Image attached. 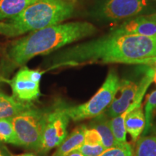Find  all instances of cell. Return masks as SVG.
Here are the masks:
<instances>
[{"label":"cell","instance_id":"cell-13","mask_svg":"<svg viewBox=\"0 0 156 156\" xmlns=\"http://www.w3.org/2000/svg\"><path fill=\"white\" fill-rule=\"evenodd\" d=\"M86 128L85 125H81L73 130L61 145L58 146L53 156H67L72 151L77 150L81 145H83Z\"/></svg>","mask_w":156,"mask_h":156},{"label":"cell","instance_id":"cell-25","mask_svg":"<svg viewBox=\"0 0 156 156\" xmlns=\"http://www.w3.org/2000/svg\"><path fill=\"white\" fill-rule=\"evenodd\" d=\"M67 156H84V155L81 152L78 151V150H75V151H72Z\"/></svg>","mask_w":156,"mask_h":156},{"label":"cell","instance_id":"cell-15","mask_svg":"<svg viewBox=\"0 0 156 156\" xmlns=\"http://www.w3.org/2000/svg\"><path fill=\"white\" fill-rule=\"evenodd\" d=\"M36 0H0V20L12 19Z\"/></svg>","mask_w":156,"mask_h":156},{"label":"cell","instance_id":"cell-29","mask_svg":"<svg viewBox=\"0 0 156 156\" xmlns=\"http://www.w3.org/2000/svg\"><path fill=\"white\" fill-rule=\"evenodd\" d=\"M5 80V79H4V77H2V74L0 73V83H2V82Z\"/></svg>","mask_w":156,"mask_h":156},{"label":"cell","instance_id":"cell-11","mask_svg":"<svg viewBox=\"0 0 156 156\" xmlns=\"http://www.w3.org/2000/svg\"><path fill=\"white\" fill-rule=\"evenodd\" d=\"M106 113L99 115L93 118L92 122L90 123V128H93L96 129L102 138L103 145L106 149L116 147L120 145L115 139L111 125V120Z\"/></svg>","mask_w":156,"mask_h":156},{"label":"cell","instance_id":"cell-7","mask_svg":"<svg viewBox=\"0 0 156 156\" xmlns=\"http://www.w3.org/2000/svg\"><path fill=\"white\" fill-rule=\"evenodd\" d=\"M150 6L148 0H101L93 12L99 20L117 21L143 14Z\"/></svg>","mask_w":156,"mask_h":156},{"label":"cell","instance_id":"cell-17","mask_svg":"<svg viewBox=\"0 0 156 156\" xmlns=\"http://www.w3.org/2000/svg\"><path fill=\"white\" fill-rule=\"evenodd\" d=\"M134 156H156V134L144 135L140 138Z\"/></svg>","mask_w":156,"mask_h":156},{"label":"cell","instance_id":"cell-4","mask_svg":"<svg viewBox=\"0 0 156 156\" xmlns=\"http://www.w3.org/2000/svg\"><path fill=\"white\" fill-rule=\"evenodd\" d=\"M120 80L115 70H111L102 86L90 100L83 104L75 106L66 105V112L69 119L79 122L93 119L103 114L112 103L119 85Z\"/></svg>","mask_w":156,"mask_h":156},{"label":"cell","instance_id":"cell-19","mask_svg":"<svg viewBox=\"0 0 156 156\" xmlns=\"http://www.w3.org/2000/svg\"><path fill=\"white\" fill-rule=\"evenodd\" d=\"M156 110V90L153 91L147 98L145 107V127L144 129V135L148 133L151 129L153 119V113Z\"/></svg>","mask_w":156,"mask_h":156},{"label":"cell","instance_id":"cell-6","mask_svg":"<svg viewBox=\"0 0 156 156\" xmlns=\"http://www.w3.org/2000/svg\"><path fill=\"white\" fill-rule=\"evenodd\" d=\"M65 108V103L57 101L51 108L46 111L39 153H48L50 150L58 147L67 138L70 119Z\"/></svg>","mask_w":156,"mask_h":156},{"label":"cell","instance_id":"cell-28","mask_svg":"<svg viewBox=\"0 0 156 156\" xmlns=\"http://www.w3.org/2000/svg\"><path fill=\"white\" fill-rule=\"evenodd\" d=\"M0 156H8V155H6V154L4 153L2 151H1V150H0Z\"/></svg>","mask_w":156,"mask_h":156},{"label":"cell","instance_id":"cell-5","mask_svg":"<svg viewBox=\"0 0 156 156\" xmlns=\"http://www.w3.org/2000/svg\"><path fill=\"white\" fill-rule=\"evenodd\" d=\"M46 111L32 106L11 118L17 146L40 152Z\"/></svg>","mask_w":156,"mask_h":156},{"label":"cell","instance_id":"cell-10","mask_svg":"<svg viewBox=\"0 0 156 156\" xmlns=\"http://www.w3.org/2000/svg\"><path fill=\"white\" fill-rule=\"evenodd\" d=\"M113 31L122 34L156 36V12L149 15L134 17L122 23Z\"/></svg>","mask_w":156,"mask_h":156},{"label":"cell","instance_id":"cell-12","mask_svg":"<svg viewBox=\"0 0 156 156\" xmlns=\"http://www.w3.org/2000/svg\"><path fill=\"white\" fill-rule=\"evenodd\" d=\"M32 106V103L21 102L15 97L0 92V119L12 118Z\"/></svg>","mask_w":156,"mask_h":156},{"label":"cell","instance_id":"cell-27","mask_svg":"<svg viewBox=\"0 0 156 156\" xmlns=\"http://www.w3.org/2000/svg\"><path fill=\"white\" fill-rule=\"evenodd\" d=\"M153 81L155 82V83L156 84V68L155 67V72H154V74H153Z\"/></svg>","mask_w":156,"mask_h":156},{"label":"cell","instance_id":"cell-26","mask_svg":"<svg viewBox=\"0 0 156 156\" xmlns=\"http://www.w3.org/2000/svg\"><path fill=\"white\" fill-rule=\"evenodd\" d=\"M13 156H36L34 153H23V154H20V155H13Z\"/></svg>","mask_w":156,"mask_h":156},{"label":"cell","instance_id":"cell-16","mask_svg":"<svg viewBox=\"0 0 156 156\" xmlns=\"http://www.w3.org/2000/svg\"><path fill=\"white\" fill-rule=\"evenodd\" d=\"M138 108L135 107L133 104H131V106L129 107V108L124 112L123 114H120L119 116L112 118L111 120V125H112V129L114 134V137L116 140L119 143H124L126 142V131L125 128V119L126 116H127L129 112H131L133 109Z\"/></svg>","mask_w":156,"mask_h":156},{"label":"cell","instance_id":"cell-24","mask_svg":"<svg viewBox=\"0 0 156 156\" xmlns=\"http://www.w3.org/2000/svg\"><path fill=\"white\" fill-rule=\"evenodd\" d=\"M131 64H145V65H148L156 68V56L142 58V59L140 60H135V61L132 62Z\"/></svg>","mask_w":156,"mask_h":156},{"label":"cell","instance_id":"cell-21","mask_svg":"<svg viewBox=\"0 0 156 156\" xmlns=\"http://www.w3.org/2000/svg\"><path fill=\"white\" fill-rule=\"evenodd\" d=\"M84 144L92 146L103 145L102 138H101V134L95 129L87 127L85 132Z\"/></svg>","mask_w":156,"mask_h":156},{"label":"cell","instance_id":"cell-20","mask_svg":"<svg viewBox=\"0 0 156 156\" xmlns=\"http://www.w3.org/2000/svg\"><path fill=\"white\" fill-rule=\"evenodd\" d=\"M99 156H133L131 145L127 142L106 149Z\"/></svg>","mask_w":156,"mask_h":156},{"label":"cell","instance_id":"cell-14","mask_svg":"<svg viewBox=\"0 0 156 156\" xmlns=\"http://www.w3.org/2000/svg\"><path fill=\"white\" fill-rule=\"evenodd\" d=\"M145 127V116L142 106L129 112L125 119V128L134 141L138 139Z\"/></svg>","mask_w":156,"mask_h":156},{"label":"cell","instance_id":"cell-9","mask_svg":"<svg viewBox=\"0 0 156 156\" xmlns=\"http://www.w3.org/2000/svg\"><path fill=\"white\" fill-rule=\"evenodd\" d=\"M137 89L138 85L134 82L129 80H120L114 99L107 108V115L112 119L125 112L133 103Z\"/></svg>","mask_w":156,"mask_h":156},{"label":"cell","instance_id":"cell-18","mask_svg":"<svg viewBox=\"0 0 156 156\" xmlns=\"http://www.w3.org/2000/svg\"><path fill=\"white\" fill-rule=\"evenodd\" d=\"M0 142L17 145L16 134L11 118L0 119Z\"/></svg>","mask_w":156,"mask_h":156},{"label":"cell","instance_id":"cell-2","mask_svg":"<svg viewBox=\"0 0 156 156\" xmlns=\"http://www.w3.org/2000/svg\"><path fill=\"white\" fill-rule=\"evenodd\" d=\"M96 31L94 25L87 22L60 23L32 31L9 44L7 58L15 65H23L34 56L51 53Z\"/></svg>","mask_w":156,"mask_h":156},{"label":"cell","instance_id":"cell-23","mask_svg":"<svg viewBox=\"0 0 156 156\" xmlns=\"http://www.w3.org/2000/svg\"><path fill=\"white\" fill-rule=\"evenodd\" d=\"M0 34L7 37L19 36L15 26L11 23L0 22Z\"/></svg>","mask_w":156,"mask_h":156},{"label":"cell","instance_id":"cell-22","mask_svg":"<svg viewBox=\"0 0 156 156\" xmlns=\"http://www.w3.org/2000/svg\"><path fill=\"white\" fill-rule=\"evenodd\" d=\"M77 150L81 152L84 156H99L106 150V148L103 145L92 146L83 144Z\"/></svg>","mask_w":156,"mask_h":156},{"label":"cell","instance_id":"cell-8","mask_svg":"<svg viewBox=\"0 0 156 156\" xmlns=\"http://www.w3.org/2000/svg\"><path fill=\"white\" fill-rule=\"evenodd\" d=\"M46 71L23 67L10 80H7L12 90L13 97L24 103H31L40 96V81Z\"/></svg>","mask_w":156,"mask_h":156},{"label":"cell","instance_id":"cell-30","mask_svg":"<svg viewBox=\"0 0 156 156\" xmlns=\"http://www.w3.org/2000/svg\"><path fill=\"white\" fill-rule=\"evenodd\" d=\"M155 1H156V0H155Z\"/></svg>","mask_w":156,"mask_h":156},{"label":"cell","instance_id":"cell-3","mask_svg":"<svg viewBox=\"0 0 156 156\" xmlns=\"http://www.w3.org/2000/svg\"><path fill=\"white\" fill-rule=\"evenodd\" d=\"M76 6L77 0H36L9 23L20 36L60 24L71 17Z\"/></svg>","mask_w":156,"mask_h":156},{"label":"cell","instance_id":"cell-1","mask_svg":"<svg viewBox=\"0 0 156 156\" xmlns=\"http://www.w3.org/2000/svg\"><path fill=\"white\" fill-rule=\"evenodd\" d=\"M156 56V36L112 33L75 45L53 56L48 69L89 64L122 63Z\"/></svg>","mask_w":156,"mask_h":156}]
</instances>
